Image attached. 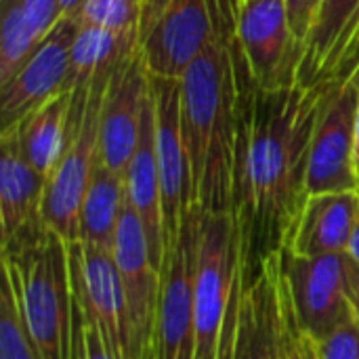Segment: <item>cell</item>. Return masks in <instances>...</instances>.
I'll return each mask as SVG.
<instances>
[{"label": "cell", "mask_w": 359, "mask_h": 359, "mask_svg": "<svg viewBox=\"0 0 359 359\" xmlns=\"http://www.w3.org/2000/svg\"><path fill=\"white\" fill-rule=\"evenodd\" d=\"M238 72V143L233 219L242 282L280 255L309 198L307 168L316 124L332 82L259 88L233 38Z\"/></svg>", "instance_id": "cell-1"}, {"label": "cell", "mask_w": 359, "mask_h": 359, "mask_svg": "<svg viewBox=\"0 0 359 359\" xmlns=\"http://www.w3.org/2000/svg\"><path fill=\"white\" fill-rule=\"evenodd\" d=\"M233 36L215 34L179 80L181 137L191 170V194L206 210L233 212L238 143V72Z\"/></svg>", "instance_id": "cell-2"}, {"label": "cell", "mask_w": 359, "mask_h": 359, "mask_svg": "<svg viewBox=\"0 0 359 359\" xmlns=\"http://www.w3.org/2000/svg\"><path fill=\"white\" fill-rule=\"evenodd\" d=\"M2 273L13 284L23 326L40 359H74L69 244L42 221L2 246Z\"/></svg>", "instance_id": "cell-3"}, {"label": "cell", "mask_w": 359, "mask_h": 359, "mask_svg": "<svg viewBox=\"0 0 359 359\" xmlns=\"http://www.w3.org/2000/svg\"><path fill=\"white\" fill-rule=\"evenodd\" d=\"M111 72H103L90 84L72 90L67 145L59 164L46 177L42 221L67 244L80 240V208L99 156L101 107Z\"/></svg>", "instance_id": "cell-4"}, {"label": "cell", "mask_w": 359, "mask_h": 359, "mask_svg": "<svg viewBox=\"0 0 359 359\" xmlns=\"http://www.w3.org/2000/svg\"><path fill=\"white\" fill-rule=\"evenodd\" d=\"M240 282V238L233 212L200 206L194 276V359H219L225 320Z\"/></svg>", "instance_id": "cell-5"}, {"label": "cell", "mask_w": 359, "mask_h": 359, "mask_svg": "<svg viewBox=\"0 0 359 359\" xmlns=\"http://www.w3.org/2000/svg\"><path fill=\"white\" fill-rule=\"evenodd\" d=\"M280 261L294 318L313 341L353 316L351 278L355 263L347 252L299 257L282 250Z\"/></svg>", "instance_id": "cell-6"}, {"label": "cell", "mask_w": 359, "mask_h": 359, "mask_svg": "<svg viewBox=\"0 0 359 359\" xmlns=\"http://www.w3.org/2000/svg\"><path fill=\"white\" fill-rule=\"evenodd\" d=\"M236 42L259 88L280 90L299 84L305 46L288 23L284 0H244Z\"/></svg>", "instance_id": "cell-7"}, {"label": "cell", "mask_w": 359, "mask_h": 359, "mask_svg": "<svg viewBox=\"0 0 359 359\" xmlns=\"http://www.w3.org/2000/svg\"><path fill=\"white\" fill-rule=\"evenodd\" d=\"M111 255L118 265L128 311V359H154L162 273L156 269L137 212L124 206Z\"/></svg>", "instance_id": "cell-8"}, {"label": "cell", "mask_w": 359, "mask_h": 359, "mask_svg": "<svg viewBox=\"0 0 359 359\" xmlns=\"http://www.w3.org/2000/svg\"><path fill=\"white\" fill-rule=\"evenodd\" d=\"M359 72L345 82H332L322 105L307 168V194L358 191L355 126Z\"/></svg>", "instance_id": "cell-9"}, {"label": "cell", "mask_w": 359, "mask_h": 359, "mask_svg": "<svg viewBox=\"0 0 359 359\" xmlns=\"http://www.w3.org/2000/svg\"><path fill=\"white\" fill-rule=\"evenodd\" d=\"M69 269L76 309L118 359H128V311L122 278L109 248L72 242Z\"/></svg>", "instance_id": "cell-10"}, {"label": "cell", "mask_w": 359, "mask_h": 359, "mask_svg": "<svg viewBox=\"0 0 359 359\" xmlns=\"http://www.w3.org/2000/svg\"><path fill=\"white\" fill-rule=\"evenodd\" d=\"M282 309L280 255L240 282L221 337L219 359H278Z\"/></svg>", "instance_id": "cell-11"}, {"label": "cell", "mask_w": 359, "mask_h": 359, "mask_svg": "<svg viewBox=\"0 0 359 359\" xmlns=\"http://www.w3.org/2000/svg\"><path fill=\"white\" fill-rule=\"evenodd\" d=\"M217 34L210 0H168L141 29V55L154 78L181 80Z\"/></svg>", "instance_id": "cell-12"}, {"label": "cell", "mask_w": 359, "mask_h": 359, "mask_svg": "<svg viewBox=\"0 0 359 359\" xmlns=\"http://www.w3.org/2000/svg\"><path fill=\"white\" fill-rule=\"evenodd\" d=\"M151 78L156 101V154L162 191L166 252L177 244L183 219L194 204L191 170L181 137V86L179 80Z\"/></svg>", "instance_id": "cell-13"}, {"label": "cell", "mask_w": 359, "mask_h": 359, "mask_svg": "<svg viewBox=\"0 0 359 359\" xmlns=\"http://www.w3.org/2000/svg\"><path fill=\"white\" fill-rule=\"evenodd\" d=\"M149 93L151 78L147 74L141 48H137L126 55L109 74L99 124L101 158L111 170L124 177L139 143Z\"/></svg>", "instance_id": "cell-14"}, {"label": "cell", "mask_w": 359, "mask_h": 359, "mask_svg": "<svg viewBox=\"0 0 359 359\" xmlns=\"http://www.w3.org/2000/svg\"><path fill=\"white\" fill-rule=\"evenodd\" d=\"M76 32L78 23L74 19H59L46 38L40 40L23 67L0 86L2 130L15 126L46 101L69 90V57Z\"/></svg>", "instance_id": "cell-15"}, {"label": "cell", "mask_w": 359, "mask_h": 359, "mask_svg": "<svg viewBox=\"0 0 359 359\" xmlns=\"http://www.w3.org/2000/svg\"><path fill=\"white\" fill-rule=\"evenodd\" d=\"M126 202L141 219L147 236L151 261L162 273L166 259V233L162 215V191L158 175V154H156V101L154 88L147 97L143 124L137 149L126 168Z\"/></svg>", "instance_id": "cell-16"}, {"label": "cell", "mask_w": 359, "mask_h": 359, "mask_svg": "<svg viewBox=\"0 0 359 359\" xmlns=\"http://www.w3.org/2000/svg\"><path fill=\"white\" fill-rule=\"evenodd\" d=\"M358 223V191L309 196L284 250L299 257L347 252Z\"/></svg>", "instance_id": "cell-17"}, {"label": "cell", "mask_w": 359, "mask_h": 359, "mask_svg": "<svg viewBox=\"0 0 359 359\" xmlns=\"http://www.w3.org/2000/svg\"><path fill=\"white\" fill-rule=\"evenodd\" d=\"M46 177L19 151L11 133H0V229L2 246L42 223Z\"/></svg>", "instance_id": "cell-18"}, {"label": "cell", "mask_w": 359, "mask_h": 359, "mask_svg": "<svg viewBox=\"0 0 359 359\" xmlns=\"http://www.w3.org/2000/svg\"><path fill=\"white\" fill-rule=\"evenodd\" d=\"M359 21V0H322L316 23L305 40L299 72L301 86L324 84L341 61V55Z\"/></svg>", "instance_id": "cell-19"}, {"label": "cell", "mask_w": 359, "mask_h": 359, "mask_svg": "<svg viewBox=\"0 0 359 359\" xmlns=\"http://www.w3.org/2000/svg\"><path fill=\"white\" fill-rule=\"evenodd\" d=\"M69 107H72V90L57 95L46 101L15 126L0 130L11 133L21 156L44 177L53 172L59 164L69 135Z\"/></svg>", "instance_id": "cell-20"}, {"label": "cell", "mask_w": 359, "mask_h": 359, "mask_svg": "<svg viewBox=\"0 0 359 359\" xmlns=\"http://www.w3.org/2000/svg\"><path fill=\"white\" fill-rule=\"evenodd\" d=\"M126 206V177L111 170L101 151L93 166L90 183L80 208V242L109 248Z\"/></svg>", "instance_id": "cell-21"}, {"label": "cell", "mask_w": 359, "mask_h": 359, "mask_svg": "<svg viewBox=\"0 0 359 359\" xmlns=\"http://www.w3.org/2000/svg\"><path fill=\"white\" fill-rule=\"evenodd\" d=\"M141 44V32H116L99 25H78L69 57V90L86 86L95 76L111 72Z\"/></svg>", "instance_id": "cell-22"}, {"label": "cell", "mask_w": 359, "mask_h": 359, "mask_svg": "<svg viewBox=\"0 0 359 359\" xmlns=\"http://www.w3.org/2000/svg\"><path fill=\"white\" fill-rule=\"evenodd\" d=\"M0 86L6 84L29 59L40 40L29 27V21L19 0H0Z\"/></svg>", "instance_id": "cell-23"}, {"label": "cell", "mask_w": 359, "mask_h": 359, "mask_svg": "<svg viewBox=\"0 0 359 359\" xmlns=\"http://www.w3.org/2000/svg\"><path fill=\"white\" fill-rule=\"evenodd\" d=\"M0 359H40L23 326L13 284L4 273L0 290Z\"/></svg>", "instance_id": "cell-24"}, {"label": "cell", "mask_w": 359, "mask_h": 359, "mask_svg": "<svg viewBox=\"0 0 359 359\" xmlns=\"http://www.w3.org/2000/svg\"><path fill=\"white\" fill-rule=\"evenodd\" d=\"M141 0H86L74 21L78 25H99L116 32H141Z\"/></svg>", "instance_id": "cell-25"}, {"label": "cell", "mask_w": 359, "mask_h": 359, "mask_svg": "<svg viewBox=\"0 0 359 359\" xmlns=\"http://www.w3.org/2000/svg\"><path fill=\"white\" fill-rule=\"evenodd\" d=\"M282 267V261H280ZM278 359H322L318 351V343L299 326L290 299H288V290H286V282H284V273H282V309H280V349H278Z\"/></svg>", "instance_id": "cell-26"}, {"label": "cell", "mask_w": 359, "mask_h": 359, "mask_svg": "<svg viewBox=\"0 0 359 359\" xmlns=\"http://www.w3.org/2000/svg\"><path fill=\"white\" fill-rule=\"evenodd\" d=\"M316 343L322 359H359V320L355 313Z\"/></svg>", "instance_id": "cell-27"}, {"label": "cell", "mask_w": 359, "mask_h": 359, "mask_svg": "<svg viewBox=\"0 0 359 359\" xmlns=\"http://www.w3.org/2000/svg\"><path fill=\"white\" fill-rule=\"evenodd\" d=\"M32 32L36 34L38 40L46 38V34L57 25L61 19L59 11V0H19Z\"/></svg>", "instance_id": "cell-28"}, {"label": "cell", "mask_w": 359, "mask_h": 359, "mask_svg": "<svg viewBox=\"0 0 359 359\" xmlns=\"http://www.w3.org/2000/svg\"><path fill=\"white\" fill-rule=\"evenodd\" d=\"M284 4H286L288 23H290L294 36L305 46V40H307V36H309V32H311V27L316 23L322 0H284Z\"/></svg>", "instance_id": "cell-29"}, {"label": "cell", "mask_w": 359, "mask_h": 359, "mask_svg": "<svg viewBox=\"0 0 359 359\" xmlns=\"http://www.w3.org/2000/svg\"><path fill=\"white\" fill-rule=\"evenodd\" d=\"M359 72V21L358 25H355V29H353V34H351V38H349V42H347V46H345V50H343V55H341V61H339V65H337V69H334V74H332V80L330 82H345V80H349L353 74H358Z\"/></svg>", "instance_id": "cell-30"}, {"label": "cell", "mask_w": 359, "mask_h": 359, "mask_svg": "<svg viewBox=\"0 0 359 359\" xmlns=\"http://www.w3.org/2000/svg\"><path fill=\"white\" fill-rule=\"evenodd\" d=\"M78 313V309H76ZM78 322H80V332H82V347H84V359H118L105 345V341L101 339V334L82 320V316L78 313Z\"/></svg>", "instance_id": "cell-31"}, {"label": "cell", "mask_w": 359, "mask_h": 359, "mask_svg": "<svg viewBox=\"0 0 359 359\" xmlns=\"http://www.w3.org/2000/svg\"><path fill=\"white\" fill-rule=\"evenodd\" d=\"M141 2H143V19H141V29H143L156 19V15L168 4V0H141Z\"/></svg>", "instance_id": "cell-32"}, {"label": "cell", "mask_w": 359, "mask_h": 359, "mask_svg": "<svg viewBox=\"0 0 359 359\" xmlns=\"http://www.w3.org/2000/svg\"><path fill=\"white\" fill-rule=\"evenodd\" d=\"M86 0H59V11H61V19L63 17H69L74 19L78 15V11L84 6Z\"/></svg>", "instance_id": "cell-33"}, {"label": "cell", "mask_w": 359, "mask_h": 359, "mask_svg": "<svg viewBox=\"0 0 359 359\" xmlns=\"http://www.w3.org/2000/svg\"><path fill=\"white\" fill-rule=\"evenodd\" d=\"M351 305H353V313L359 320V267L355 265L353 278H351Z\"/></svg>", "instance_id": "cell-34"}, {"label": "cell", "mask_w": 359, "mask_h": 359, "mask_svg": "<svg viewBox=\"0 0 359 359\" xmlns=\"http://www.w3.org/2000/svg\"><path fill=\"white\" fill-rule=\"evenodd\" d=\"M347 255L353 259V263H355V265L359 267V223H358V227H355V231H353V238H351V242H349Z\"/></svg>", "instance_id": "cell-35"}, {"label": "cell", "mask_w": 359, "mask_h": 359, "mask_svg": "<svg viewBox=\"0 0 359 359\" xmlns=\"http://www.w3.org/2000/svg\"><path fill=\"white\" fill-rule=\"evenodd\" d=\"M74 359H84V347H82V332H80L78 313H76V351H74Z\"/></svg>", "instance_id": "cell-36"}, {"label": "cell", "mask_w": 359, "mask_h": 359, "mask_svg": "<svg viewBox=\"0 0 359 359\" xmlns=\"http://www.w3.org/2000/svg\"><path fill=\"white\" fill-rule=\"evenodd\" d=\"M355 170L359 177V105H358V126H355Z\"/></svg>", "instance_id": "cell-37"}, {"label": "cell", "mask_w": 359, "mask_h": 359, "mask_svg": "<svg viewBox=\"0 0 359 359\" xmlns=\"http://www.w3.org/2000/svg\"><path fill=\"white\" fill-rule=\"evenodd\" d=\"M358 196H359V183H358Z\"/></svg>", "instance_id": "cell-38"}]
</instances>
